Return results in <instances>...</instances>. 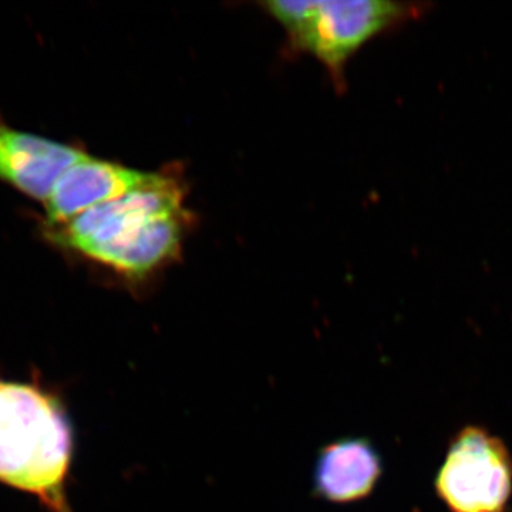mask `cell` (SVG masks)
<instances>
[{"instance_id": "cell-1", "label": "cell", "mask_w": 512, "mask_h": 512, "mask_svg": "<svg viewBox=\"0 0 512 512\" xmlns=\"http://www.w3.org/2000/svg\"><path fill=\"white\" fill-rule=\"evenodd\" d=\"M72 433L52 397L28 384L0 382V481L70 512L64 481Z\"/></svg>"}, {"instance_id": "cell-2", "label": "cell", "mask_w": 512, "mask_h": 512, "mask_svg": "<svg viewBox=\"0 0 512 512\" xmlns=\"http://www.w3.org/2000/svg\"><path fill=\"white\" fill-rule=\"evenodd\" d=\"M183 212V192L170 178L157 175L146 185L83 212L63 224L47 225V234L59 247L109 265L111 258L154 218Z\"/></svg>"}, {"instance_id": "cell-3", "label": "cell", "mask_w": 512, "mask_h": 512, "mask_svg": "<svg viewBox=\"0 0 512 512\" xmlns=\"http://www.w3.org/2000/svg\"><path fill=\"white\" fill-rule=\"evenodd\" d=\"M434 487L450 512H510V450L483 427H464L451 440Z\"/></svg>"}, {"instance_id": "cell-4", "label": "cell", "mask_w": 512, "mask_h": 512, "mask_svg": "<svg viewBox=\"0 0 512 512\" xmlns=\"http://www.w3.org/2000/svg\"><path fill=\"white\" fill-rule=\"evenodd\" d=\"M431 3L389 2V0H330L316 2L311 19L293 40L329 67L342 73L350 56L384 30L423 18Z\"/></svg>"}, {"instance_id": "cell-5", "label": "cell", "mask_w": 512, "mask_h": 512, "mask_svg": "<svg viewBox=\"0 0 512 512\" xmlns=\"http://www.w3.org/2000/svg\"><path fill=\"white\" fill-rule=\"evenodd\" d=\"M157 174L141 173L123 165L87 156L64 171L47 197V225L63 224L83 212L140 190Z\"/></svg>"}, {"instance_id": "cell-6", "label": "cell", "mask_w": 512, "mask_h": 512, "mask_svg": "<svg viewBox=\"0 0 512 512\" xmlns=\"http://www.w3.org/2000/svg\"><path fill=\"white\" fill-rule=\"evenodd\" d=\"M87 154L69 146L15 130L0 120V180L46 201L64 171Z\"/></svg>"}, {"instance_id": "cell-7", "label": "cell", "mask_w": 512, "mask_h": 512, "mask_svg": "<svg viewBox=\"0 0 512 512\" xmlns=\"http://www.w3.org/2000/svg\"><path fill=\"white\" fill-rule=\"evenodd\" d=\"M382 474V457L369 440L340 439L320 450L313 467V491L328 503H357L375 491Z\"/></svg>"}, {"instance_id": "cell-8", "label": "cell", "mask_w": 512, "mask_h": 512, "mask_svg": "<svg viewBox=\"0 0 512 512\" xmlns=\"http://www.w3.org/2000/svg\"><path fill=\"white\" fill-rule=\"evenodd\" d=\"M183 217V212H177L154 218L111 258L107 266L136 281L153 274L180 251Z\"/></svg>"}]
</instances>
